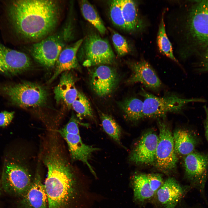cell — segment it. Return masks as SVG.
Returning a JSON list of instances; mask_svg holds the SVG:
<instances>
[{"label":"cell","mask_w":208,"mask_h":208,"mask_svg":"<svg viewBox=\"0 0 208 208\" xmlns=\"http://www.w3.org/2000/svg\"><path fill=\"white\" fill-rule=\"evenodd\" d=\"M100 117L103 128L106 133L114 141L121 144V129L120 126L111 116L101 113Z\"/></svg>","instance_id":"484cf974"},{"label":"cell","mask_w":208,"mask_h":208,"mask_svg":"<svg viewBox=\"0 0 208 208\" xmlns=\"http://www.w3.org/2000/svg\"><path fill=\"white\" fill-rule=\"evenodd\" d=\"M63 3L55 0L2 1L0 25L5 40L13 44H30L45 38L60 23Z\"/></svg>","instance_id":"6da1fadb"},{"label":"cell","mask_w":208,"mask_h":208,"mask_svg":"<svg viewBox=\"0 0 208 208\" xmlns=\"http://www.w3.org/2000/svg\"><path fill=\"white\" fill-rule=\"evenodd\" d=\"M163 14L157 35V42L160 51L163 54L177 63L178 62L174 56L171 44L166 34Z\"/></svg>","instance_id":"d4e9b609"},{"label":"cell","mask_w":208,"mask_h":208,"mask_svg":"<svg viewBox=\"0 0 208 208\" xmlns=\"http://www.w3.org/2000/svg\"><path fill=\"white\" fill-rule=\"evenodd\" d=\"M75 81L74 76L70 72H65L62 74L59 82L54 90L57 103L63 102L68 109L72 107L78 92Z\"/></svg>","instance_id":"d6986e66"},{"label":"cell","mask_w":208,"mask_h":208,"mask_svg":"<svg viewBox=\"0 0 208 208\" xmlns=\"http://www.w3.org/2000/svg\"><path fill=\"white\" fill-rule=\"evenodd\" d=\"M128 64L132 74L127 81L129 84L140 83L153 91L159 90L162 83L155 71L150 64L144 60L130 61Z\"/></svg>","instance_id":"9a60e30c"},{"label":"cell","mask_w":208,"mask_h":208,"mask_svg":"<svg viewBox=\"0 0 208 208\" xmlns=\"http://www.w3.org/2000/svg\"><path fill=\"white\" fill-rule=\"evenodd\" d=\"M29 60L25 53L10 48L0 41V74L12 76L23 73Z\"/></svg>","instance_id":"4fadbf2b"},{"label":"cell","mask_w":208,"mask_h":208,"mask_svg":"<svg viewBox=\"0 0 208 208\" xmlns=\"http://www.w3.org/2000/svg\"><path fill=\"white\" fill-rule=\"evenodd\" d=\"M72 107L80 117L93 118V114L90 102L86 96L78 91L77 96Z\"/></svg>","instance_id":"4316f807"},{"label":"cell","mask_w":208,"mask_h":208,"mask_svg":"<svg viewBox=\"0 0 208 208\" xmlns=\"http://www.w3.org/2000/svg\"><path fill=\"white\" fill-rule=\"evenodd\" d=\"M198 70L201 72L208 73V46L199 61Z\"/></svg>","instance_id":"1f68e13d"},{"label":"cell","mask_w":208,"mask_h":208,"mask_svg":"<svg viewBox=\"0 0 208 208\" xmlns=\"http://www.w3.org/2000/svg\"><path fill=\"white\" fill-rule=\"evenodd\" d=\"M78 122L76 117L73 115L67 124L59 132L67 144L72 159L86 164L96 177V173L89 162L92 154L99 149L83 143L80 135Z\"/></svg>","instance_id":"ba28073f"},{"label":"cell","mask_w":208,"mask_h":208,"mask_svg":"<svg viewBox=\"0 0 208 208\" xmlns=\"http://www.w3.org/2000/svg\"><path fill=\"white\" fill-rule=\"evenodd\" d=\"M146 176L151 190L155 193L164 183L161 175L159 174L151 173L146 175Z\"/></svg>","instance_id":"f546056e"},{"label":"cell","mask_w":208,"mask_h":208,"mask_svg":"<svg viewBox=\"0 0 208 208\" xmlns=\"http://www.w3.org/2000/svg\"><path fill=\"white\" fill-rule=\"evenodd\" d=\"M158 126L159 135L154 164L159 170L168 173L175 168L178 159L174 150L173 135L164 121H159Z\"/></svg>","instance_id":"30bf717a"},{"label":"cell","mask_w":208,"mask_h":208,"mask_svg":"<svg viewBox=\"0 0 208 208\" xmlns=\"http://www.w3.org/2000/svg\"><path fill=\"white\" fill-rule=\"evenodd\" d=\"M126 31L134 32L143 30L145 25L139 14L137 4L135 1L120 0Z\"/></svg>","instance_id":"ffe728a7"},{"label":"cell","mask_w":208,"mask_h":208,"mask_svg":"<svg viewBox=\"0 0 208 208\" xmlns=\"http://www.w3.org/2000/svg\"><path fill=\"white\" fill-rule=\"evenodd\" d=\"M204 108L206 116L204 124L205 135L208 142V107L206 106H204Z\"/></svg>","instance_id":"d6a6232c"},{"label":"cell","mask_w":208,"mask_h":208,"mask_svg":"<svg viewBox=\"0 0 208 208\" xmlns=\"http://www.w3.org/2000/svg\"><path fill=\"white\" fill-rule=\"evenodd\" d=\"M183 165L185 177L191 187L196 189L207 202L205 190L208 177V154L194 151L184 157Z\"/></svg>","instance_id":"9c48e42d"},{"label":"cell","mask_w":208,"mask_h":208,"mask_svg":"<svg viewBox=\"0 0 208 208\" xmlns=\"http://www.w3.org/2000/svg\"><path fill=\"white\" fill-rule=\"evenodd\" d=\"M14 112L4 111L0 112V127L8 126L11 122L14 116Z\"/></svg>","instance_id":"4dcf8cb0"},{"label":"cell","mask_w":208,"mask_h":208,"mask_svg":"<svg viewBox=\"0 0 208 208\" xmlns=\"http://www.w3.org/2000/svg\"><path fill=\"white\" fill-rule=\"evenodd\" d=\"M1 92L12 104L22 108L43 105L47 99V93L42 86L28 81L2 86Z\"/></svg>","instance_id":"8992f818"},{"label":"cell","mask_w":208,"mask_h":208,"mask_svg":"<svg viewBox=\"0 0 208 208\" xmlns=\"http://www.w3.org/2000/svg\"><path fill=\"white\" fill-rule=\"evenodd\" d=\"M190 186H181L173 177L166 180L156 192L159 202L165 208H174Z\"/></svg>","instance_id":"2e32d148"},{"label":"cell","mask_w":208,"mask_h":208,"mask_svg":"<svg viewBox=\"0 0 208 208\" xmlns=\"http://www.w3.org/2000/svg\"><path fill=\"white\" fill-rule=\"evenodd\" d=\"M45 150L42 160L48 170L44 186L48 208H65L74 191L72 166L55 141H51Z\"/></svg>","instance_id":"7a4b0ae2"},{"label":"cell","mask_w":208,"mask_h":208,"mask_svg":"<svg viewBox=\"0 0 208 208\" xmlns=\"http://www.w3.org/2000/svg\"><path fill=\"white\" fill-rule=\"evenodd\" d=\"M108 5L109 15L112 23L117 27L126 31L120 0L109 1Z\"/></svg>","instance_id":"83f0119b"},{"label":"cell","mask_w":208,"mask_h":208,"mask_svg":"<svg viewBox=\"0 0 208 208\" xmlns=\"http://www.w3.org/2000/svg\"><path fill=\"white\" fill-rule=\"evenodd\" d=\"M79 3L84 18L94 26L101 34H105L107 29L94 6L87 0L79 1Z\"/></svg>","instance_id":"603a6c76"},{"label":"cell","mask_w":208,"mask_h":208,"mask_svg":"<svg viewBox=\"0 0 208 208\" xmlns=\"http://www.w3.org/2000/svg\"><path fill=\"white\" fill-rule=\"evenodd\" d=\"M186 25L191 38L199 44L208 46V0L198 1L191 8Z\"/></svg>","instance_id":"8fae6325"},{"label":"cell","mask_w":208,"mask_h":208,"mask_svg":"<svg viewBox=\"0 0 208 208\" xmlns=\"http://www.w3.org/2000/svg\"><path fill=\"white\" fill-rule=\"evenodd\" d=\"M158 136L153 131L145 133L140 138L131 153L130 161L137 164H154Z\"/></svg>","instance_id":"5bb4252c"},{"label":"cell","mask_w":208,"mask_h":208,"mask_svg":"<svg viewBox=\"0 0 208 208\" xmlns=\"http://www.w3.org/2000/svg\"><path fill=\"white\" fill-rule=\"evenodd\" d=\"M74 12L73 3L70 2L62 26L45 38L26 48L32 58L42 66L47 68L54 66L62 51L74 39L75 29Z\"/></svg>","instance_id":"3957f363"},{"label":"cell","mask_w":208,"mask_h":208,"mask_svg":"<svg viewBox=\"0 0 208 208\" xmlns=\"http://www.w3.org/2000/svg\"><path fill=\"white\" fill-rule=\"evenodd\" d=\"M6 155L1 176L2 187L9 194L23 196L31 184V176L16 154L10 152Z\"/></svg>","instance_id":"277c9868"},{"label":"cell","mask_w":208,"mask_h":208,"mask_svg":"<svg viewBox=\"0 0 208 208\" xmlns=\"http://www.w3.org/2000/svg\"><path fill=\"white\" fill-rule=\"evenodd\" d=\"M111 35L112 40L118 55L120 57L126 55L131 51L130 45L126 39L114 29L108 28Z\"/></svg>","instance_id":"f1b7e54d"},{"label":"cell","mask_w":208,"mask_h":208,"mask_svg":"<svg viewBox=\"0 0 208 208\" xmlns=\"http://www.w3.org/2000/svg\"><path fill=\"white\" fill-rule=\"evenodd\" d=\"M132 182L134 198L136 201L144 202L151 198L155 193L150 187L146 174L135 175Z\"/></svg>","instance_id":"cb8c5ba5"},{"label":"cell","mask_w":208,"mask_h":208,"mask_svg":"<svg viewBox=\"0 0 208 208\" xmlns=\"http://www.w3.org/2000/svg\"><path fill=\"white\" fill-rule=\"evenodd\" d=\"M140 94L144 97L143 115L148 118L164 117L168 113H178L188 104L192 102H204L200 98L186 99L174 95L159 97L142 89Z\"/></svg>","instance_id":"52a82bcc"},{"label":"cell","mask_w":208,"mask_h":208,"mask_svg":"<svg viewBox=\"0 0 208 208\" xmlns=\"http://www.w3.org/2000/svg\"><path fill=\"white\" fill-rule=\"evenodd\" d=\"M173 137L174 150L177 155L185 157L194 151L197 140L190 131L182 129H177Z\"/></svg>","instance_id":"44dd1931"},{"label":"cell","mask_w":208,"mask_h":208,"mask_svg":"<svg viewBox=\"0 0 208 208\" xmlns=\"http://www.w3.org/2000/svg\"><path fill=\"white\" fill-rule=\"evenodd\" d=\"M47 203L44 185L37 170L30 187L23 196L21 204L23 208H47Z\"/></svg>","instance_id":"ac0fdd59"},{"label":"cell","mask_w":208,"mask_h":208,"mask_svg":"<svg viewBox=\"0 0 208 208\" xmlns=\"http://www.w3.org/2000/svg\"><path fill=\"white\" fill-rule=\"evenodd\" d=\"M81 39L64 47L60 53L55 64V68L52 77L48 82H52L60 74L72 69H78L79 66L77 53L83 41Z\"/></svg>","instance_id":"e0dca14e"},{"label":"cell","mask_w":208,"mask_h":208,"mask_svg":"<svg viewBox=\"0 0 208 208\" xmlns=\"http://www.w3.org/2000/svg\"><path fill=\"white\" fill-rule=\"evenodd\" d=\"M193 208H204L203 206L199 205H196Z\"/></svg>","instance_id":"836d02e7"},{"label":"cell","mask_w":208,"mask_h":208,"mask_svg":"<svg viewBox=\"0 0 208 208\" xmlns=\"http://www.w3.org/2000/svg\"><path fill=\"white\" fill-rule=\"evenodd\" d=\"M77 57L86 67L111 64L115 58L108 41L95 33L89 34L83 39Z\"/></svg>","instance_id":"5b68a950"},{"label":"cell","mask_w":208,"mask_h":208,"mask_svg":"<svg viewBox=\"0 0 208 208\" xmlns=\"http://www.w3.org/2000/svg\"><path fill=\"white\" fill-rule=\"evenodd\" d=\"M94 66L90 71L91 86L98 96H106L114 90L118 83L117 73L114 68L108 65Z\"/></svg>","instance_id":"7c38bea8"},{"label":"cell","mask_w":208,"mask_h":208,"mask_svg":"<svg viewBox=\"0 0 208 208\" xmlns=\"http://www.w3.org/2000/svg\"><path fill=\"white\" fill-rule=\"evenodd\" d=\"M124 115L132 121L139 120L143 118V102L136 97L127 98L119 103Z\"/></svg>","instance_id":"7402d4cb"}]
</instances>
